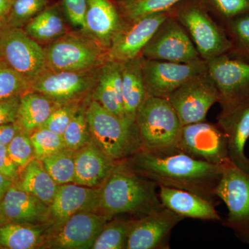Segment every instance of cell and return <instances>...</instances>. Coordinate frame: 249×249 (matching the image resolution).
Listing matches in <instances>:
<instances>
[{
    "label": "cell",
    "instance_id": "obj_1",
    "mask_svg": "<svg viewBox=\"0 0 249 249\" xmlns=\"http://www.w3.org/2000/svg\"><path fill=\"white\" fill-rule=\"evenodd\" d=\"M124 161L158 187L191 192L214 204L217 198L214 191L225 166L196 160L181 152L156 155L141 150Z\"/></svg>",
    "mask_w": 249,
    "mask_h": 249
},
{
    "label": "cell",
    "instance_id": "obj_2",
    "mask_svg": "<svg viewBox=\"0 0 249 249\" xmlns=\"http://www.w3.org/2000/svg\"><path fill=\"white\" fill-rule=\"evenodd\" d=\"M157 183L141 176L124 161H118L101 187L98 211L112 218L116 214L142 217L163 209Z\"/></svg>",
    "mask_w": 249,
    "mask_h": 249
},
{
    "label": "cell",
    "instance_id": "obj_3",
    "mask_svg": "<svg viewBox=\"0 0 249 249\" xmlns=\"http://www.w3.org/2000/svg\"><path fill=\"white\" fill-rule=\"evenodd\" d=\"M135 124L142 151L156 155L178 152L183 124L168 98L147 96Z\"/></svg>",
    "mask_w": 249,
    "mask_h": 249
},
{
    "label": "cell",
    "instance_id": "obj_4",
    "mask_svg": "<svg viewBox=\"0 0 249 249\" xmlns=\"http://www.w3.org/2000/svg\"><path fill=\"white\" fill-rule=\"evenodd\" d=\"M86 116L91 142L113 160H127L142 150L135 122L111 114L93 100Z\"/></svg>",
    "mask_w": 249,
    "mask_h": 249
},
{
    "label": "cell",
    "instance_id": "obj_5",
    "mask_svg": "<svg viewBox=\"0 0 249 249\" xmlns=\"http://www.w3.org/2000/svg\"><path fill=\"white\" fill-rule=\"evenodd\" d=\"M170 11L188 32L201 58L208 61L231 52L232 43L224 27L201 0H183Z\"/></svg>",
    "mask_w": 249,
    "mask_h": 249
},
{
    "label": "cell",
    "instance_id": "obj_6",
    "mask_svg": "<svg viewBox=\"0 0 249 249\" xmlns=\"http://www.w3.org/2000/svg\"><path fill=\"white\" fill-rule=\"evenodd\" d=\"M45 52L46 69L53 71H93L107 60V51L83 32L58 37Z\"/></svg>",
    "mask_w": 249,
    "mask_h": 249
},
{
    "label": "cell",
    "instance_id": "obj_7",
    "mask_svg": "<svg viewBox=\"0 0 249 249\" xmlns=\"http://www.w3.org/2000/svg\"><path fill=\"white\" fill-rule=\"evenodd\" d=\"M214 195L227 206L223 224L249 245V173L229 162L224 166Z\"/></svg>",
    "mask_w": 249,
    "mask_h": 249
},
{
    "label": "cell",
    "instance_id": "obj_8",
    "mask_svg": "<svg viewBox=\"0 0 249 249\" xmlns=\"http://www.w3.org/2000/svg\"><path fill=\"white\" fill-rule=\"evenodd\" d=\"M0 52L29 83L46 70L45 49L20 28H0Z\"/></svg>",
    "mask_w": 249,
    "mask_h": 249
},
{
    "label": "cell",
    "instance_id": "obj_9",
    "mask_svg": "<svg viewBox=\"0 0 249 249\" xmlns=\"http://www.w3.org/2000/svg\"><path fill=\"white\" fill-rule=\"evenodd\" d=\"M142 69L148 96L168 98L187 82L207 72L208 63L204 59L181 63L142 57Z\"/></svg>",
    "mask_w": 249,
    "mask_h": 249
},
{
    "label": "cell",
    "instance_id": "obj_10",
    "mask_svg": "<svg viewBox=\"0 0 249 249\" xmlns=\"http://www.w3.org/2000/svg\"><path fill=\"white\" fill-rule=\"evenodd\" d=\"M142 56L147 60L181 63L202 59L186 29L171 14L142 49Z\"/></svg>",
    "mask_w": 249,
    "mask_h": 249
},
{
    "label": "cell",
    "instance_id": "obj_11",
    "mask_svg": "<svg viewBox=\"0 0 249 249\" xmlns=\"http://www.w3.org/2000/svg\"><path fill=\"white\" fill-rule=\"evenodd\" d=\"M178 152L211 164L231 161L225 134L217 124L206 120L183 125Z\"/></svg>",
    "mask_w": 249,
    "mask_h": 249
},
{
    "label": "cell",
    "instance_id": "obj_12",
    "mask_svg": "<svg viewBox=\"0 0 249 249\" xmlns=\"http://www.w3.org/2000/svg\"><path fill=\"white\" fill-rule=\"evenodd\" d=\"M100 68L85 72L53 71L46 69L31 82L29 91L40 93L60 105L76 102L94 89Z\"/></svg>",
    "mask_w": 249,
    "mask_h": 249
},
{
    "label": "cell",
    "instance_id": "obj_13",
    "mask_svg": "<svg viewBox=\"0 0 249 249\" xmlns=\"http://www.w3.org/2000/svg\"><path fill=\"white\" fill-rule=\"evenodd\" d=\"M168 99L185 125L206 120L209 109L219 103V93L207 71L187 82Z\"/></svg>",
    "mask_w": 249,
    "mask_h": 249
},
{
    "label": "cell",
    "instance_id": "obj_14",
    "mask_svg": "<svg viewBox=\"0 0 249 249\" xmlns=\"http://www.w3.org/2000/svg\"><path fill=\"white\" fill-rule=\"evenodd\" d=\"M111 218L101 211H83L67 219L47 240L45 248L91 249L98 235Z\"/></svg>",
    "mask_w": 249,
    "mask_h": 249
},
{
    "label": "cell",
    "instance_id": "obj_15",
    "mask_svg": "<svg viewBox=\"0 0 249 249\" xmlns=\"http://www.w3.org/2000/svg\"><path fill=\"white\" fill-rule=\"evenodd\" d=\"M208 71L219 93L220 105L249 100V62L224 54L208 60Z\"/></svg>",
    "mask_w": 249,
    "mask_h": 249
},
{
    "label": "cell",
    "instance_id": "obj_16",
    "mask_svg": "<svg viewBox=\"0 0 249 249\" xmlns=\"http://www.w3.org/2000/svg\"><path fill=\"white\" fill-rule=\"evenodd\" d=\"M220 106L217 124L225 134L229 160L236 167L249 173V158L245 154L249 139V100Z\"/></svg>",
    "mask_w": 249,
    "mask_h": 249
},
{
    "label": "cell",
    "instance_id": "obj_17",
    "mask_svg": "<svg viewBox=\"0 0 249 249\" xmlns=\"http://www.w3.org/2000/svg\"><path fill=\"white\" fill-rule=\"evenodd\" d=\"M170 15L168 11L125 22L107 51V60L124 62L142 55V49Z\"/></svg>",
    "mask_w": 249,
    "mask_h": 249
},
{
    "label": "cell",
    "instance_id": "obj_18",
    "mask_svg": "<svg viewBox=\"0 0 249 249\" xmlns=\"http://www.w3.org/2000/svg\"><path fill=\"white\" fill-rule=\"evenodd\" d=\"M183 219L181 216L163 207L134 220L125 249L169 248L170 234L174 228Z\"/></svg>",
    "mask_w": 249,
    "mask_h": 249
},
{
    "label": "cell",
    "instance_id": "obj_19",
    "mask_svg": "<svg viewBox=\"0 0 249 249\" xmlns=\"http://www.w3.org/2000/svg\"><path fill=\"white\" fill-rule=\"evenodd\" d=\"M100 191L101 188H89L76 183L58 186L55 197L49 206V219H52L53 227H60L78 213L98 211Z\"/></svg>",
    "mask_w": 249,
    "mask_h": 249
},
{
    "label": "cell",
    "instance_id": "obj_20",
    "mask_svg": "<svg viewBox=\"0 0 249 249\" xmlns=\"http://www.w3.org/2000/svg\"><path fill=\"white\" fill-rule=\"evenodd\" d=\"M124 24L125 21L115 2L110 0H88L85 27L82 32L106 51Z\"/></svg>",
    "mask_w": 249,
    "mask_h": 249
},
{
    "label": "cell",
    "instance_id": "obj_21",
    "mask_svg": "<svg viewBox=\"0 0 249 249\" xmlns=\"http://www.w3.org/2000/svg\"><path fill=\"white\" fill-rule=\"evenodd\" d=\"M74 160L73 183L89 188H101L118 162L106 155L91 141L75 151Z\"/></svg>",
    "mask_w": 249,
    "mask_h": 249
},
{
    "label": "cell",
    "instance_id": "obj_22",
    "mask_svg": "<svg viewBox=\"0 0 249 249\" xmlns=\"http://www.w3.org/2000/svg\"><path fill=\"white\" fill-rule=\"evenodd\" d=\"M162 204L184 218L206 221H221L215 204L196 193L169 187L159 186Z\"/></svg>",
    "mask_w": 249,
    "mask_h": 249
},
{
    "label": "cell",
    "instance_id": "obj_23",
    "mask_svg": "<svg viewBox=\"0 0 249 249\" xmlns=\"http://www.w3.org/2000/svg\"><path fill=\"white\" fill-rule=\"evenodd\" d=\"M1 204L9 222L36 225L49 219L48 205L14 184L6 192Z\"/></svg>",
    "mask_w": 249,
    "mask_h": 249
},
{
    "label": "cell",
    "instance_id": "obj_24",
    "mask_svg": "<svg viewBox=\"0 0 249 249\" xmlns=\"http://www.w3.org/2000/svg\"><path fill=\"white\" fill-rule=\"evenodd\" d=\"M92 100L111 114L125 117L121 62L106 60L101 67L98 81L93 89Z\"/></svg>",
    "mask_w": 249,
    "mask_h": 249
},
{
    "label": "cell",
    "instance_id": "obj_25",
    "mask_svg": "<svg viewBox=\"0 0 249 249\" xmlns=\"http://www.w3.org/2000/svg\"><path fill=\"white\" fill-rule=\"evenodd\" d=\"M121 63L124 114L135 122L137 111L148 96L142 74V56Z\"/></svg>",
    "mask_w": 249,
    "mask_h": 249
},
{
    "label": "cell",
    "instance_id": "obj_26",
    "mask_svg": "<svg viewBox=\"0 0 249 249\" xmlns=\"http://www.w3.org/2000/svg\"><path fill=\"white\" fill-rule=\"evenodd\" d=\"M59 106L40 93L27 91L21 96L16 123L22 132L33 133L43 126Z\"/></svg>",
    "mask_w": 249,
    "mask_h": 249
},
{
    "label": "cell",
    "instance_id": "obj_27",
    "mask_svg": "<svg viewBox=\"0 0 249 249\" xmlns=\"http://www.w3.org/2000/svg\"><path fill=\"white\" fill-rule=\"evenodd\" d=\"M58 186L42 162L34 158L24 167L21 178L15 186L36 196L49 206L55 197Z\"/></svg>",
    "mask_w": 249,
    "mask_h": 249
},
{
    "label": "cell",
    "instance_id": "obj_28",
    "mask_svg": "<svg viewBox=\"0 0 249 249\" xmlns=\"http://www.w3.org/2000/svg\"><path fill=\"white\" fill-rule=\"evenodd\" d=\"M45 228L8 222L0 226V247L9 249H32L42 245Z\"/></svg>",
    "mask_w": 249,
    "mask_h": 249
},
{
    "label": "cell",
    "instance_id": "obj_29",
    "mask_svg": "<svg viewBox=\"0 0 249 249\" xmlns=\"http://www.w3.org/2000/svg\"><path fill=\"white\" fill-rule=\"evenodd\" d=\"M24 31L36 40H56L65 35L68 29L58 8L44 10L24 26Z\"/></svg>",
    "mask_w": 249,
    "mask_h": 249
},
{
    "label": "cell",
    "instance_id": "obj_30",
    "mask_svg": "<svg viewBox=\"0 0 249 249\" xmlns=\"http://www.w3.org/2000/svg\"><path fill=\"white\" fill-rule=\"evenodd\" d=\"M183 0H116L117 5L125 22L168 12L175 5Z\"/></svg>",
    "mask_w": 249,
    "mask_h": 249
},
{
    "label": "cell",
    "instance_id": "obj_31",
    "mask_svg": "<svg viewBox=\"0 0 249 249\" xmlns=\"http://www.w3.org/2000/svg\"><path fill=\"white\" fill-rule=\"evenodd\" d=\"M232 43L229 55L249 62V13L222 24Z\"/></svg>",
    "mask_w": 249,
    "mask_h": 249
},
{
    "label": "cell",
    "instance_id": "obj_32",
    "mask_svg": "<svg viewBox=\"0 0 249 249\" xmlns=\"http://www.w3.org/2000/svg\"><path fill=\"white\" fill-rule=\"evenodd\" d=\"M74 152L64 148L40 160L46 170L59 186L74 181Z\"/></svg>",
    "mask_w": 249,
    "mask_h": 249
},
{
    "label": "cell",
    "instance_id": "obj_33",
    "mask_svg": "<svg viewBox=\"0 0 249 249\" xmlns=\"http://www.w3.org/2000/svg\"><path fill=\"white\" fill-rule=\"evenodd\" d=\"M133 223L134 220L110 219L98 235L91 249H125Z\"/></svg>",
    "mask_w": 249,
    "mask_h": 249
},
{
    "label": "cell",
    "instance_id": "obj_34",
    "mask_svg": "<svg viewBox=\"0 0 249 249\" xmlns=\"http://www.w3.org/2000/svg\"><path fill=\"white\" fill-rule=\"evenodd\" d=\"M48 0H14L9 12L1 22V27L21 28L41 11Z\"/></svg>",
    "mask_w": 249,
    "mask_h": 249
},
{
    "label": "cell",
    "instance_id": "obj_35",
    "mask_svg": "<svg viewBox=\"0 0 249 249\" xmlns=\"http://www.w3.org/2000/svg\"><path fill=\"white\" fill-rule=\"evenodd\" d=\"M65 148L71 151H76L91 141L86 109L80 107L77 111L71 122L67 126L63 136Z\"/></svg>",
    "mask_w": 249,
    "mask_h": 249
},
{
    "label": "cell",
    "instance_id": "obj_36",
    "mask_svg": "<svg viewBox=\"0 0 249 249\" xmlns=\"http://www.w3.org/2000/svg\"><path fill=\"white\" fill-rule=\"evenodd\" d=\"M30 138L34 147V158L37 160L65 148L63 137L44 127L34 131Z\"/></svg>",
    "mask_w": 249,
    "mask_h": 249
},
{
    "label": "cell",
    "instance_id": "obj_37",
    "mask_svg": "<svg viewBox=\"0 0 249 249\" xmlns=\"http://www.w3.org/2000/svg\"><path fill=\"white\" fill-rule=\"evenodd\" d=\"M30 83L9 66L0 67V101L21 96L29 91Z\"/></svg>",
    "mask_w": 249,
    "mask_h": 249
},
{
    "label": "cell",
    "instance_id": "obj_38",
    "mask_svg": "<svg viewBox=\"0 0 249 249\" xmlns=\"http://www.w3.org/2000/svg\"><path fill=\"white\" fill-rule=\"evenodd\" d=\"M210 13L219 20V24L229 19L249 14V0H201Z\"/></svg>",
    "mask_w": 249,
    "mask_h": 249
},
{
    "label": "cell",
    "instance_id": "obj_39",
    "mask_svg": "<svg viewBox=\"0 0 249 249\" xmlns=\"http://www.w3.org/2000/svg\"><path fill=\"white\" fill-rule=\"evenodd\" d=\"M8 152L15 163L19 168H24L34 159V150L30 136L19 131L6 145Z\"/></svg>",
    "mask_w": 249,
    "mask_h": 249
},
{
    "label": "cell",
    "instance_id": "obj_40",
    "mask_svg": "<svg viewBox=\"0 0 249 249\" xmlns=\"http://www.w3.org/2000/svg\"><path fill=\"white\" fill-rule=\"evenodd\" d=\"M80 107L78 101L60 105L52 112L42 127L63 136L67 126Z\"/></svg>",
    "mask_w": 249,
    "mask_h": 249
},
{
    "label": "cell",
    "instance_id": "obj_41",
    "mask_svg": "<svg viewBox=\"0 0 249 249\" xmlns=\"http://www.w3.org/2000/svg\"><path fill=\"white\" fill-rule=\"evenodd\" d=\"M65 14L72 25L84 30L88 0H63Z\"/></svg>",
    "mask_w": 249,
    "mask_h": 249
},
{
    "label": "cell",
    "instance_id": "obj_42",
    "mask_svg": "<svg viewBox=\"0 0 249 249\" xmlns=\"http://www.w3.org/2000/svg\"><path fill=\"white\" fill-rule=\"evenodd\" d=\"M21 96L0 101V124L16 122Z\"/></svg>",
    "mask_w": 249,
    "mask_h": 249
},
{
    "label": "cell",
    "instance_id": "obj_43",
    "mask_svg": "<svg viewBox=\"0 0 249 249\" xmlns=\"http://www.w3.org/2000/svg\"><path fill=\"white\" fill-rule=\"evenodd\" d=\"M19 168L10 157L6 145H0V173L14 182L18 178Z\"/></svg>",
    "mask_w": 249,
    "mask_h": 249
},
{
    "label": "cell",
    "instance_id": "obj_44",
    "mask_svg": "<svg viewBox=\"0 0 249 249\" xmlns=\"http://www.w3.org/2000/svg\"><path fill=\"white\" fill-rule=\"evenodd\" d=\"M21 129L17 123L0 124V145H7Z\"/></svg>",
    "mask_w": 249,
    "mask_h": 249
},
{
    "label": "cell",
    "instance_id": "obj_45",
    "mask_svg": "<svg viewBox=\"0 0 249 249\" xmlns=\"http://www.w3.org/2000/svg\"><path fill=\"white\" fill-rule=\"evenodd\" d=\"M13 181L0 173V201L3 199L6 192L12 186Z\"/></svg>",
    "mask_w": 249,
    "mask_h": 249
},
{
    "label": "cell",
    "instance_id": "obj_46",
    "mask_svg": "<svg viewBox=\"0 0 249 249\" xmlns=\"http://www.w3.org/2000/svg\"><path fill=\"white\" fill-rule=\"evenodd\" d=\"M14 0H0V22L4 19L9 12Z\"/></svg>",
    "mask_w": 249,
    "mask_h": 249
},
{
    "label": "cell",
    "instance_id": "obj_47",
    "mask_svg": "<svg viewBox=\"0 0 249 249\" xmlns=\"http://www.w3.org/2000/svg\"><path fill=\"white\" fill-rule=\"evenodd\" d=\"M8 222H9V221H8L7 218L5 215L2 206H1V201H0V226L6 224Z\"/></svg>",
    "mask_w": 249,
    "mask_h": 249
},
{
    "label": "cell",
    "instance_id": "obj_48",
    "mask_svg": "<svg viewBox=\"0 0 249 249\" xmlns=\"http://www.w3.org/2000/svg\"><path fill=\"white\" fill-rule=\"evenodd\" d=\"M1 52H0V59H1Z\"/></svg>",
    "mask_w": 249,
    "mask_h": 249
}]
</instances>
